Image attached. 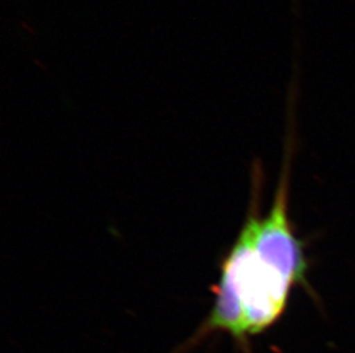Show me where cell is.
<instances>
[{
    "mask_svg": "<svg viewBox=\"0 0 355 353\" xmlns=\"http://www.w3.org/2000/svg\"><path fill=\"white\" fill-rule=\"evenodd\" d=\"M291 143L272 207L262 213V169L252 174L248 215L232 248L220 264V277L213 288L211 311L191 336L171 353H189L215 334L232 337L239 352L253 353L251 342L284 316L292 290L304 287L309 260L305 244L297 235L288 212Z\"/></svg>",
    "mask_w": 355,
    "mask_h": 353,
    "instance_id": "1",
    "label": "cell"
}]
</instances>
